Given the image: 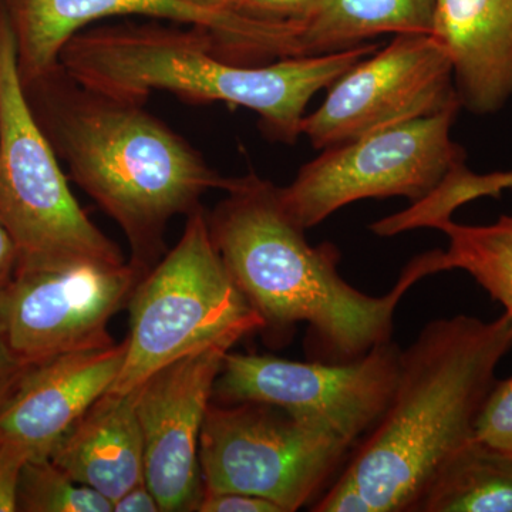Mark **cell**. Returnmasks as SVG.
I'll list each match as a JSON object with an SVG mask.
<instances>
[{
	"label": "cell",
	"mask_w": 512,
	"mask_h": 512,
	"mask_svg": "<svg viewBox=\"0 0 512 512\" xmlns=\"http://www.w3.org/2000/svg\"><path fill=\"white\" fill-rule=\"evenodd\" d=\"M512 318L437 319L400 353L392 402L353 448L315 512H412L441 467L474 439Z\"/></svg>",
	"instance_id": "cell-1"
},
{
	"label": "cell",
	"mask_w": 512,
	"mask_h": 512,
	"mask_svg": "<svg viewBox=\"0 0 512 512\" xmlns=\"http://www.w3.org/2000/svg\"><path fill=\"white\" fill-rule=\"evenodd\" d=\"M227 194L207 218L229 274L264 330L285 336L306 323L326 362H350L390 342L403 296L437 274L427 252L404 268L387 295H366L340 276L338 249L306 241V229L286 212L275 184L248 174L234 178Z\"/></svg>",
	"instance_id": "cell-2"
},
{
	"label": "cell",
	"mask_w": 512,
	"mask_h": 512,
	"mask_svg": "<svg viewBox=\"0 0 512 512\" xmlns=\"http://www.w3.org/2000/svg\"><path fill=\"white\" fill-rule=\"evenodd\" d=\"M25 87L39 92L37 120L70 177L123 229L130 264L143 275L164 256L168 222L201 208L208 191L231 187L232 178L143 104L93 92L60 64Z\"/></svg>",
	"instance_id": "cell-3"
},
{
	"label": "cell",
	"mask_w": 512,
	"mask_h": 512,
	"mask_svg": "<svg viewBox=\"0 0 512 512\" xmlns=\"http://www.w3.org/2000/svg\"><path fill=\"white\" fill-rule=\"evenodd\" d=\"M377 49L363 43L325 56L247 66L218 55L207 30L123 23L80 30L64 45L59 64L87 89L130 103L168 92L195 103L245 107L275 140L295 143L312 97Z\"/></svg>",
	"instance_id": "cell-4"
},
{
	"label": "cell",
	"mask_w": 512,
	"mask_h": 512,
	"mask_svg": "<svg viewBox=\"0 0 512 512\" xmlns=\"http://www.w3.org/2000/svg\"><path fill=\"white\" fill-rule=\"evenodd\" d=\"M126 357L110 390L127 393L161 367L195 350L264 330L212 241L202 208L184 234L138 281L130 301Z\"/></svg>",
	"instance_id": "cell-5"
},
{
	"label": "cell",
	"mask_w": 512,
	"mask_h": 512,
	"mask_svg": "<svg viewBox=\"0 0 512 512\" xmlns=\"http://www.w3.org/2000/svg\"><path fill=\"white\" fill-rule=\"evenodd\" d=\"M0 224L18 268L93 259L120 264L119 247L74 198L20 77L15 33L0 0Z\"/></svg>",
	"instance_id": "cell-6"
},
{
	"label": "cell",
	"mask_w": 512,
	"mask_h": 512,
	"mask_svg": "<svg viewBox=\"0 0 512 512\" xmlns=\"http://www.w3.org/2000/svg\"><path fill=\"white\" fill-rule=\"evenodd\" d=\"M353 448L326 424L275 404L212 402L198 456L202 491L258 495L295 512L319 500Z\"/></svg>",
	"instance_id": "cell-7"
},
{
	"label": "cell",
	"mask_w": 512,
	"mask_h": 512,
	"mask_svg": "<svg viewBox=\"0 0 512 512\" xmlns=\"http://www.w3.org/2000/svg\"><path fill=\"white\" fill-rule=\"evenodd\" d=\"M460 107L325 148L288 187H279L286 212L309 229L367 198L426 200L466 165V153L450 137Z\"/></svg>",
	"instance_id": "cell-8"
},
{
	"label": "cell",
	"mask_w": 512,
	"mask_h": 512,
	"mask_svg": "<svg viewBox=\"0 0 512 512\" xmlns=\"http://www.w3.org/2000/svg\"><path fill=\"white\" fill-rule=\"evenodd\" d=\"M143 276L130 262L93 259L16 268L0 292V338L26 367L114 345L110 320Z\"/></svg>",
	"instance_id": "cell-9"
},
{
	"label": "cell",
	"mask_w": 512,
	"mask_h": 512,
	"mask_svg": "<svg viewBox=\"0 0 512 512\" xmlns=\"http://www.w3.org/2000/svg\"><path fill=\"white\" fill-rule=\"evenodd\" d=\"M402 349L392 340L350 362L227 353L212 402H262L318 420L359 443L392 402Z\"/></svg>",
	"instance_id": "cell-10"
},
{
	"label": "cell",
	"mask_w": 512,
	"mask_h": 512,
	"mask_svg": "<svg viewBox=\"0 0 512 512\" xmlns=\"http://www.w3.org/2000/svg\"><path fill=\"white\" fill-rule=\"evenodd\" d=\"M329 89L301 126L318 150L461 106L450 57L433 33H399Z\"/></svg>",
	"instance_id": "cell-11"
},
{
	"label": "cell",
	"mask_w": 512,
	"mask_h": 512,
	"mask_svg": "<svg viewBox=\"0 0 512 512\" xmlns=\"http://www.w3.org/2000/svg\"><path fill=\"white\" fill-rule=\"evenodd\" d=\"M232 345L181 356L137 386L144 480L161 512L195 511L202 494L200 439L215 382Z\"/></svg>",
	"instance_id": "cell-12"
},
{
	"label": "cell",
	"mask_w": 512,
	"mask_h": 512,
	"mask_svg": "<svg viewBox=\"0 0 512 512\" xmlns=\"http://www.w3.org/2000/svg\"><path fill=\"white\" fill-rule=\"evenodd\" d=\"M15 33L25 86L59 66L64 45L100 20L141 16L210 33L218 55L227 57L247 36L249 20L235 12H212L185 0H2Z\"/></svg>",
	"instance_id": "cell-13"
},
{
	"label": "cell",
	"mask_w": 512,
	"mask_h": 512,
	"mask_svg": "<svg viewBox=\"0 0 512 512\" xmlns=\"http://www.w3.org/2000/svg\"><path fill=\"white\" fill-rule=\"evenodd\" d=\"M126 348L124 340L26 367L0 407V440L29 460L49 458L57 441L116 383Z\"/></svg>",
	"instance_id": "cell-14"
},
{
	"label": "cell",
	"mask_w": 512,
	"mask_h": 512,
	"mask_svg": "<svg viewBox=\"0 0 512 512\" xmlns=\"http://www.w3.org/2000/svg\"><path fill=\"white\" fill-rule=\"evenodd\" d=\"M453 66L461 107L503 109L512 96V0H434L433 30Z\"/></svg>",
	"instance_id": "cell-15"
},
{
	"label": "cell",
	"mask_w": 512,
	"mask_h": 512,
	"mask_svg": "<svg viewBox=\"0 0 512 512\" xmlns=\"http://www.w3.org/2000/svg\"><path fill=\"white\" fill-rule=\"evenodd\" d=\"M76 483L111 503L144 481V441L137 387L104 393L57 441L49 456Z\"/></svg>",
	"instance_id": "cell-16"
},
{
	"label": "cell",
	"mask_w": 512,
	"mask_h": 512,
	"mask_svg": "<svg viewBox=\"0 0 512 512\" xmlns=\"http://www.w3.org/2000/svg\"><path fill=\"white\" fill-rule=\"evenodd\" d=\"M433 18L434 0H322L302 22L281 25L278 60L342 52L382 33H431Z\"/></svg>",
	"instance_id": "cell-17"
},
{
	"label": "cell",
	"mask_w": 512,
	"mask_h": 512,
	"mask_svg": "<svg viewBox=\"0 0 512 512\" xmlns=\"http://www.w3.org/2000/svg\"><path fill=\"white\" fill-rule=\"evenodd\" d=\"M412 512H512V457L471 440L440 468Z\"/></svg>",
	"instance_id": "cell-18"
},
{
	"label": "cell",
	"mask_w": 512,
	"mask_h": 512,
	"mask_svg": "<svg viewBox=\"0 0 512 512\" xmlns=\"http://www.w3.org/2000/svg\"><path fill=\"white\" fill-rule=\"evenodd\" d=\"M433 228L448 238L446 251H434L439 271L467 272L512 318V215H501L490 225H463L447 218Z\"/></svg>",
	"instance_id": "cell-19"
},
{
	"label": "cell",
	"mask_w": 512,
	"mask_h": 512,
	"mask_svg": "<svg viewBox=\"0 0 512 512\" xmlns=\"http://www.w3.org/2000/svg\"><path fill=\"white\" fill-rule=\"evenodd\" d=\"M16 508L23 512H111L113 503L76 483L50 458L29 460L20 473Z\"/></svg>",
	"instance_id": "cell-20"
},
{
	"label": "cell",
	"mask_w": 512,
	"mask_h": 512,
	"mask_svg": "<svg viewBox=\"0 0 512 512\" xmlns=\"http://www.w3.org/2000/svg\"><path fill=\"white\" fill-rule=\"evenodd\" d=\"M474 439L512 457V377L495 382L478 416Z\"/></svg>",
	"instance_id": "cell-21"
},
{
	"label": "cell",
	"mask_w": 512,
	"mask_h": 512,
	"mask_svg": "<svg viewBox=\"0 0 512 512\" xmlns=\"http://www.w3.org/2000/svg\"><path fill=\"white\" fill-rule=\"evenodd\" d=\"M322 0H237L232 12L262 23L295 25L312 15Z\"/></svg>",
	"instance_id": "cell-22"
},
{
	"label": "cell",
	"mask_w": 512,
	"mask_h": 512,
	"mask_svg": "<svg viewBox=\"0 0 512 512\" xmlns=\"http://www.w3.org/2000/svg\"><path fill=\"white\" fill-rule=\"evenodd\" d=\"M195 511L200 512H284L279 505L258 495L235 491H202Z\"/></svg>",
	"instance_id": "cell-23"
},
{
	"label": "cell",
	"mask_w": 512,
	"mask_h": 512,
	"mask_svg": "<svg viewBox=\"0 0 512 512\" xmlns=\"http://www.w3.org/2000/svg\"><path fill=\"white\" fill-rule=\"evenodd\" d=\"M29 458L19 448L0 440V512H15L22 468Z\"/></svg>",
	"instance_id": "cell-24"
},
{
	"label": "cell",
	"mask_w": 512,
	"mask_h": 512,
	"mask_svg": "<svg viewBox=\"0 0 512 512\" xmlns=\"http://www.w3.org/2000/svg\"><path fill=\"white\" fill-rule=\"evenodd\" d=\"M113 512H161V508L144 480L113 501Z\"/></svg>",
	"instance_id": "cell-25"
},
{
	"label": "cell",
	"mask_w": 512,
	"mask_h": 512,
	"mask_svg": "<svg viewBox=\"0 0 512 512\" xmlns=\"http://www.w3.org/2000/svg\"><path fill=\"white\" fill-rule=\"evenodd\" d=\"M25 370L26 366L13 356L6 343L0 338V407L8 400Z\"/></svg>",
	"instance_id": "cell-26"
},
{
	"label": "cell",
	"mask_w": 512,
	"mask_h": 512,
	"mask_svg": "<svg viewBox=\"0 0 512 512\" xmlns=\"http://www.w3.org/2000/svg\"><path fill=\"white\" fill-rule=\"evenodd\" d=\"M18 249L8 231L0 224V292L8 286L18 268Z\"/></svg>",
	"instance_id": "cell-27"
},
{
	"label": "cell",
	"mask_w": 512,
	"mask_h": 512,
	"mask_svg": "<svg viewBox=\"0 0 512 512\" xmlns=\"http://www.w3.org/2000/svg\"><path fill=\"white\" fill-rule=\"evenodd\" d=\"M474 188L478 197H497L500 192L512 188V173L474 175Z\"/></svg>",
	"instance_id": "cell-28"
},
{
	"label": "cell",
	"mask_w": 512,
	"mask_h": 512,
	"mask_svg": "<svg viewBox=\"0 0 512 512\" xmlns=\"http://www.w3.org/2000/svg\"><path fill=\"white\" fill-rule=\"evenodd\" d=\"M198 8L212 10V12H232L237 0H185Z\"/></svg>",
	"instance_id": "cell-29"
}]
</instances>
